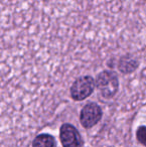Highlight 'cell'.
I'll use <instances>...</instances> for the list:
<instances>
[{
  "instance_id": "6da1fadb",
  "label": "cell",
  "mask_w": 146,
  "mask_h": 147,
  "mask_svg": "<svg viewBox=\"0 0 146 147\" xmlns=\"http://www.w3.org/2000/svg\"><path fill=\"white\" fill-rule=\"evenodd\" d=\"M97 87L104 97H111L118 89V78L110 71H103L97 77Z\"/></svg>"
},
{
  "instance_id": "7a4b0ae2",
  "label": "cell",
  "mask_w": 146,
  "mask_h": 147,
  "mask_svg": "<svg viewBox=\"0 0 146 147\" xmlns=\"http://www.w3.org/2000/svg\"><path fill=\"white\" fill-rule=\"evenodd\" d=\"M95 82L90 76H83L76 80L71 87V96L74 100H83L94 90Z\"/></svg>"
},
{
  "instance_id": "3957f363",
  "label": "cell",
  "mask_w": 146,
  "mask_h": 147,
  "mask_svg": "<svg viewBox=\"0 0 146 147\" xmlns=\"http://www.w3.org/2000/svg\"><path fill=\"white\" fill-rule=\"evenodd\" d=\"M102 116L101 108L96 103H88L83 107L80 114V121L86 128L94 126Z\"/></svg>"
},
{
  "instance_id": "277c9868",
  "label": "cell",
  "mask_w": 146,
  "mask_h": 147,
  "mask_svg": "<svg viewBox=\"0 0 146 147\" xmlns=\"http://www.w3.org/2000/svg\"><path fill=\"white\" fill-rule=\"evenodd\" d=\"M60 139L63 147H81L82 140L79 133L70 124H64L60 129Z\"/></svg>"
},
{
  "instance_id": "5b68a950",
  "label": "cell",
  "mask_w": 146,
  "mask_h": 147,
  "mask_svg": "<svg viewBox=\"0 0 146 147\" xmlns=\"http://www.w3.org/2000/svg\"><path fill=\"white\" fill-rule=\"evenodd\" d=\"M33 147H54V138L48 134H41L34 139Z\"/></svg>"
},
{
  "instance_id": "8992f818",
  "label": "cell",
  "mask_w": 146,
  "mask_h": 147,
  "mask_svg": "<svg viewBox=\"0 0 146 147\" xmlns=\"http://www.w3.org/2000/svg\"><path fill=\"white\" fill-rule=\"evenodd\" d=\"M137 139L146 146V127L145 126H141L137 130Z\"/></svg>"
}]
</instances>
